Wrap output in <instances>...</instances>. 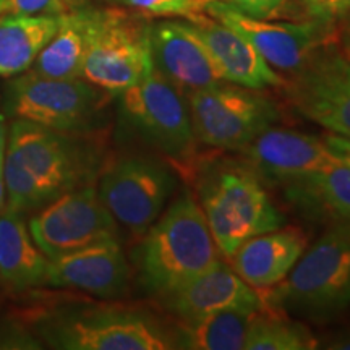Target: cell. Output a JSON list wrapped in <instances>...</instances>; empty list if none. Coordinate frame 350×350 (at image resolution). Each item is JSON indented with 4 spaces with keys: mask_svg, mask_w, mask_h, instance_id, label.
<instances>
[{
    "mask_svg": "<svg viewBox=\"0 0 350 350\" xmlns=\"http://www.w3.org/2000/svg\"><path fill=\"white\" fill-rule=\"evenodd\" d=\"M137 279L157 300L182 287L219 260V250L200 203L182 190L142 235L133 255Z\"/></svg>",
    "mask_w": 350,
    "mask_h": 350,
    "instance_id": "obj_1",
    "label": "cell"
},
{
    "mask_svg": "<svg viewBox=\"0 0 350 350\" xmlns=\"http://www.w3.org/2000/svg\"><path fill=\"white\" fill-rule=\"evenodd\" d=\"M268 308L305 321H334L350 308V222H332L286 279L262 297Z\"/></svg>",
    "mask_w": 350,
    "mask_h": 350,
    "instance_id": "obj_2",
    "label": "cell"
},
{
    "mask_svg": "<svg viewBox=\"0 0 350 350\" xmlns=\"http://www.w3.org/2000/svg\"><path fill=\"white\" fill-rule=\"evenodd\" d=\"M36 332L47 347L62 350L180 349L175 326L143 310L117 306H70L42 313Z\"/></svg>",
    "mask_w": 350,
    "mask_h": 350,
    "instance_id": "obj_3",
    "label": "cell"
},
{
    "mask_svg": "<svg viewBox=\"0 0 350 350\" xmlns=\"http://www.w3.org/2000/svg\"><path fill=\"white\" fill-rule=\"evenodd\" d=\"M198 200L214 243L227 260L247 240L286 224L262 180L247 164H219L204 170Z\"/></svg>",
    "mask_w": 350,
    "mask_h": 350,
    "instance_id": "obj_4",
    "label": "cell"
},
{
    "mask_svg": "<svg viewBox=\"0 0 350 350\" xmlns=\"http://www.w3.org/2000/svg\"><path fill=\"white\" fill-rule=\"evenodd\" d=\"M86 54L81 78L109 94L142 80L151 62L148 25L120 8H85Z\"/></svg>",
    "mask_w": 350,
    "mask_h": 350,
    "instance_id": "obj_5",
    "label": "cell"
},
{
    "mask_svg": "<svg viewBox=\"0 0 350 350\" xmlns=\"http://www.w3.org/2000/svg\"><path fill=\"white\" fill-rule=\"evenodd\" d=\"M120 119L135 137L170 163L193 159L196 138L185 94L165 80L152 62L142 80L119 94Z\"/></svg>",
    "mask_w": 350,
    "mask_h": 350,
    "instance_id": "obj_6",
    "label": "cell"
},
{
    "mask_svg": "<svg viewBox=\"0 0 350 350\" xmlns=\"http://www.w3.org/2000/svg\"><path fill=\"white\" fill-rule=\"evenodd\" d=\"M196 142L235 151L281 120V109L262 91L219 83L187 96Z\"/></svg>",
    "mask_w": 350,
    "mask_h": 350,
    "instance_id": "obj_7",
    "label": "cell"
},
{
    "mask_svg": "<svg viewBox=\"0 0 350 350\" xmlns=\"http://www.w3.org/2000/svg\"><path fill=\"white\" fill-rule=\"evenodd\" d=\"M109 93L85 78L55 80L26 70L7 86V107L15 119L64 133L96 130Z\"/></svg>",
    "mask_w": 350,
    "mask_h": 350,
    "instance_id": "obj_8",
    "label": "cell"
},
{
    "mask_svg": "<svg viewBox=\"0 0 350 350\" xmlns=\"http://www.w3.org/2000/svg\"><path fill=\"white\" fill-rule=\"evenodd\" d=\"M175 188L174 170L159 157L130 154L103 170L96 190L117 224L142 237L163 214Z\"/></svg>",
    "mask_w": 350,
    "mask_h": 350,
    "instance_id": "obj_9",
    "label": "cell"
},
{
    "mask_svg": "<svg viewBox=\"0 0 350 350\" xmlns=\"http://www.w3.org/2000/svg\"><path fill=\"white\" fill-rule=\"evenodd\" d=\"M282 88L297 113L350 138V60L338 42L319 46Z\"/></svg>",
    "mask_w": 350,
    "mask_h": 350,
    "instance_id": "obj_10",
    "label": "cell"
},
{
    "mask_svg": "<svg viewBox=\"0 0 350 350\" xmlns=\"http://www.w3.org/2000/svg\"><path fill=\"white\" fill-rule=\"evenodd\" d=\"M78 133H64L15 119L7 137V154L60 195L93 182L98 157Z\"/></svg>",
    "mask_w": 350,
    "mask_h": 350,
    "instance_id": "obj_11",
    "label": "cell"
},
{
    "mask_svg": "<svg viewBox=\"0 0 350 350\" xmlns=\"http://www.w3.org/2000/svg\"><path fill=\"white\" fill-rule=\"evenodd\" d=\"M28 227L49 260L106 240H119V224L99 200L93 183L57 196L29 219Z\"/></svg>",
    "mask_w": 350,
    "mask_h": 350,
    "instance_id": "obj_12",
    "label": "cell"
},
{
    "mask_svg": "<svg viewBox=\"0 0 350 350\" xmlns=\"http://www.w3.org/2000/svg\"><path fill=\"white\" fill-rule=\"evenodd\" d=\"M208 15L237 29L250 41L262 59L284 77L292 75L323 44L334 41L336 26L306 20L301 23L253 18L222 0H213Z\"/></svg>",
    "mask_w": 350,
    "mask_h": 350,
    "instance_id": "obj_13",
    "label": "cell"
},
{
    "mask_svg": "<svg viewBox=\"0 0 350 350\" xmlns=\"http://www.w3.org/2000/svg\"><path fill=\"white\" fill-rule=\"evenodd\" d=\"M148 46L152 67L185 98L193 91L226 83L206 47L183 18L148 25Z\"/></svg>",
    "mask_w": 350,
    "mask_h": 350,
    "instance_id": "obj_14",
    "label": "cell"
},
{
    "mask_svg": "<svg viewBox=\"0 0 350 350\" xmlns=\"http://www.w3.org/2000/svg\"><path fill=\"white\" fill-rule=\"evenodd\" d=\"M177 323H190L226 310L260 312L265 299L248 286L229 262L217 260L206 271L159 299Z\"/></svg>",
    "mask_w": 350,
    "mask_h": 350,
    "instance_id": "obj_15",
    "label": "cell"
},
{
    "mask_svg": "<svg viewBox=\"0 0 350 350\" xmlns=\"http://www.w3.org/2000/svg\"><path fill=\"white\" fill-rule=\"evenodd\" d=\"M183 20L206 47L226 83L258 91L282 88L284 77L262 59L255 46L237 29L221 23L206 12Z\"/></svg>",
    "mask_w": 350,
    "mask_h": 350,
    "instance_id": "obj_16",
    "label": "cell"
},
{
    "mask_svg": "<svg viewBox=\"0 0 350 350\" xmlns=\"http://www.w3.org/2000/svg\"><path fill=\"white\" fill-rule=\"evenodd\" d=\"M240 151L245 156V164L255 170L261 180H269L275 185H282L339 161L325 139L275 126L262 131Z\"/></svg>",
    "mask_w": 350,
    "mask_h": 350,
    "instance_id": "obj_17",
    "label": "cell"
},
{
    "mask_svg": "<svg viewBox=\"0 0 350 350\" xmlns=\"http://www.w3.org/2000/svg\"><path fill=\"white\" fill-rule=\"evenodd\" d=\"M131 269L119 240H106L49 261L46 286L73 288L100 299L129 292Z\"/></svg>",
    "mask_w": 350,
    "mask_h": 350,
    "instance_id": "obj_18",
    "label": "cell"
},
{
    "mask_svg": "<svg viewBox=\"0 0 350 350\" xmlns=\"http://www.w3.org/2000/svg\"><path fill=\"white\" fill-rule=\"evenodd\" d=\"M305 250L304 232L282 226L247 240L227 261L248 286L268 291L286 279Z\"/></svg>",
    "mask_w": 350,
    "mask_h": 350,
    "instance_id": "obj_19",
    "label": "cell"
},
{
    "mask_svg": "<svg viewBox=\"0 0 350 350\" xmlns=\"http://www.w3.org/2000/svg\"><path fill=\"white\" fill-rule=\"evenodd\" d=\"M279 187L305 217L327 224L350 222V165L344 161Z\"/></svg>",
    "mask_w": 350,
    "mask_h": 350,
    "instance_id": "obj_20",
    "label": "cell"
},
{
    "mask_svg": "<svg viewBox=\"0 0 350 350\" xmlns=\"http://www.w3.org/2000/svg\"><path fill=\"white\" fill-rule=\"evenodd\" d=\"M49 261L33 240L23 214L8 206L0 209V279L18 291L46 286Z\"/></svg>",
    "mask_w": 350,
    "mask_h": 350,
    "instance_id": "obj_21",
    "label": "cell"
},
{
    "mask_svg": "<svg viewBox=\"0 0 350 350\" xmlns=\"http://www.w3.org/2000/svg\"><path fill=\"white\" fill-rule=\"evenodd\" d=\"M60 16L0 13V78H13L33 67L59 28Z\"/></svg>",
    "mask_w": 350,
    "mask_h": 350,
    "instance_id": "obj_22",
    "label": "cell"
},
{
    "mask_svg": "<svg viewBox=\"0 0 350 350\" xmlns=\"http://www.w3.org/2000/svg\"><path fill=\"white\" fill-rule=\"evenodd\" d=\"M85 8L60 15L55 34L39 52L29 70L55 80L81 78L86 54Z\"/></svg>",
    "mask_w": 350,
    "mask_h": 350,
    "instance_id": "obj_23",
    "label": "cell"
},
{
    "mask_svg": "<svg viewBox=\"0 0 350 350\" xmlns=\"http://www.w3.org/2000/svg\"><path fill=\"white\" fill-rule=\"evenodd\" d=\"M260 312L226 310L196 321L175 323L178 345L187 350H243L252 321Z\"/></svg>",
    "mask_w": 350,
    "mask_h": 350,
    "instance_id": "obj_24",
    "label": "cell"
},
{
    "mask_svg": "<svg viewBox=\"0 0 350 350\" xmlns=\"http://www.w3.org/2000/svg\"><path fill=\"white\" fill-rule=\"evenodd\" d=\"M319 340L310 327L266 306L248 329L243 350H314Z\"/></svg>",
    "mask_w": 350,
    "mask_h": 350,
    "instance_id": "obj_25",
    "label": "cell"
},
{
    "mask_svg": "<svg viewBox=\"0 0 350 350\" xmlns=\"http://www.w3.org/2000/svg\"><path fill=\"white\" fill-rule=\"evenodd\" d=\"M131 10L148 16H191V8L187 0H119Z\"/></svg>",
    "mask_w": 350,
    "mask_h": 350,
    "instance_id": "obj_26",
    "label": "cell"
},
{
    "mask_svg": "<svg viewBox=\"0 0 350 350\" xmlns=\"http://www.w3.org/2000/svg\"><path fill=\"white\" fill-rule=\"evenodd\" d=\"M308 20L338 25L350 12V0H299Z\"/></svg>",
    "mask_w": 350,
    "mask_h": 350,
    "instance_id": "obj_27",
    "label": "cell"
},
{
    "mask_svg": "<svg viewBox=\"0 0 350 350\" xmlns=\"http://www.w3.org/2000/svg\"><path fill=\"white\" fill-rule=\"evenodd\" d=\"M222 2L229 3L253 18H271L281 10L286 0H222Z\"/></svg>",
    "mask_w": 350,
    "mask_h": 350,
    "instance_id": "obj_28",
    "label": "cell"
},
{
    "mask_svg": "<svg viewBox=\"0 0 350 350\" xmlns=\"http://www.w3.org/2000/svg\"><path fill=\"white\" fill-rule=\"evenodd\" d=\"M7 126L0 117V209L5 206V156H7Z\"/></svg>",
    "mask_w": 350,
    "mask_h": 350,
    "instance_id": "obj_29",
    "label": "cell"
},
{
    "mask_svg": "<svg viewBox=\"0 0 350 350\" xmlns=\"http://www.w3.org/2000/svg\"><path fill=\"white\" fill-rule=\"evenodd\" d=\"M323 139H325V143L327 144V148H329L332 154L338 156L340 161H344V163H347L350 165V138H344L339 137V135L329 133Z\"/></svg>",
    "mask_w": 350,
    "mask_h": 350,
    "instance_id": "obj_30",
    "label": "cell"
},
{
    "mask_svg": "<svg viewBox=\"0 0 350 350\" xmlns=\"http://www.w3.org/2000/svg\"><path fill=\"white\" fill-rule=\"evenodd\" d=\"M319 347L329 350H350V326L334 332V334H332L331 338H327Z\"/></svg>",
    "mask_w": 350,
    "mask_h": 350,
    "instance_id": "obj_31",
    "label": "cell"
},
{
    "mask_svg": "<svg viewBox=\"0 0 350 350\" xmlns=\"http://www.w3.org/2000/svg\"><path fill=\"white\" fill-rule=\"evenodd\" d=\"M340 47H342V51L345 52V55L349 57L350 60V36H342V44H340Z\"/></svg>",
    "mask_w": 350,
    "mask_h": 350,
    "instance_id": "obj_32",
    "label": "cell"
},
{
    "mask_svg": "<svg viewBox=\"0 0 350 350\" xmlns=\"http://www.w3.org/2000/svg\"><path fill=\"white\" fill-rule=\"evenodd\" d=\"M340 23H342V31L345 36H350V12L345 15V18Z\"/></svg>",
    "mask_w": 350,
    "mask_h": 350,
    "instance_id": "obj_33",
    "label": "cell"
},
{
    "mask_svg": "<svg viewBox=\"0 0 350 350\" xmlns=\"http://www.w3.org/2000/svg\"><path fill=\"white\" fill-rule=\"evenodd\" d=\"M7 3H8V0H0V13L7 12Z\"/></svg>",
    "mask_w": 350,
    "mask_h": 350,
    "instance_id": "obj_34",
    "label": "cell"
}]
</instances>
